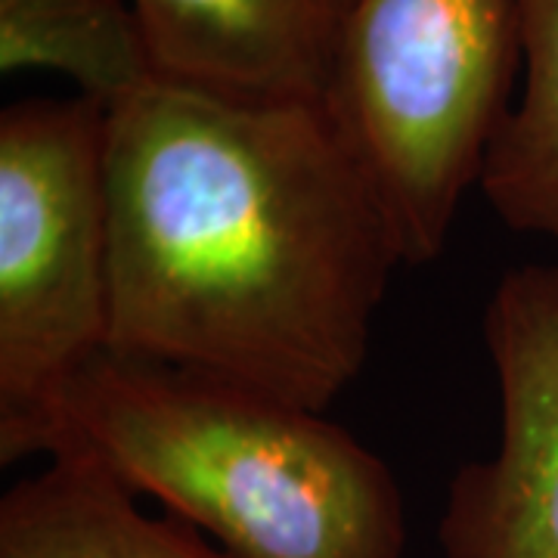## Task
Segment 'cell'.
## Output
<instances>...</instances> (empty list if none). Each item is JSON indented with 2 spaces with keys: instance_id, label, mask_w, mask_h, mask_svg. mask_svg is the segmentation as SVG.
<instances>
[{
  "instance_id": "6da1fadb",
  "label": "cell",
  "mask_w": 558,
  "mask_h": 558,
  "mask_svg": "<svg viewBox=\"0 0 558 558\" xmlns=\"http://www.w3.org/2000/svg\"><path fill=\"white\" fill-rule=\"evenodd\" d=\"M109 351L326 413L357 379L395 227L326 106L156 78L109 109Z\"/></svg>"
},
{
  "instance_id": "7a4b0ae2",
  "label": "cell",
  "mask_w": 558,
  "mask_h": 558,
  "mask_svg": "<svg viewBox=\"0 0 558 558\" xmlns=\"http://www.w3.org/2000/svg\"><path fill=\"white\" fill-rule=\"evenodd\" d=\"M84 457L233 558H403L395 472L326 413L102 351L44 407L20 459Z\"/></svg>"
},
{
  "instance_id": "3957f363",
  "label": "cell",
  "mask_w": 558,
  "mask_h": 558,
  "mask_svg": "<svg viewBox=\"0 0 558 558\" xmlns=\"http://www.w3.org/2000/svg\"><path fill=\"white\" fill-rule=\"evenodd\" d=\"M519 75V0H354L326 112L373 180L403 264L444 252Z\"/></svg>"
},
{
  "instance_id": "277c9868",
  "label": "cell",
  "mask_w": 558,
  "mask_h": 558,
  "mask_svg": "<svg viewBox=\"0 0 558 558\" xmlns=\"http://www.w3.org/2000/svg\"><path fill=\"white\" fill-rule=\"evenodd\" d=\"M109 109L90 97L0 112V462L109 351Z\"/></svg>"
},
{
  "instance_id": "5b68a950",
  "label": "cell",
  "mask_w": 558,
  "mask_h": 558,
  "mask_svg": "<svg viewBox=\"0 0 558 558\" xmlns=\"http://www.w3.org/2000/svg\"><path fill=\"white\" fill-rule=\"evenodd\" d=\"M499 440L465 462L438 524L444 558H558V264L499 279L484 311Z\"/></svg>"
},
{
  "instance_id": "8992f818",
  "label": "cell",
  "mask_w": 558,
  "mask_h": 558,
  "mask_svg": "<svg viewBox=\"0 0 558 558\" xmlns=\"http://www.w3.org/2000/svg\"><path fill=\"white\" fill-rule=\"evenodd\" d=\"M161 81L326 106L354 0H131Z\"/></svg>"
},
{
  "instance_id": "52a82bcc",
  "label": "cell",
  "mask_w": 558,
  "mask_h": 558,
  "mask_svg": "<svg viewBox=\"0 0 558 558\" xmlns=\"http://www.w3.org/2000/svg\"><path fill=\"white\" fill-rule=\"evenodd\" d=\"M0 558H233L178 515L156 519L102 465L50 457L0 497Z\"/></svg>"
},
{
  "instance_id": "ba28073f",
  "label": "cell",
  "mask_w": 558,
  "mask_h": 558,
  "mask_svg": "<svg viewBox=\"0 0 558 558\" xmlns=\"http://www.w3.org/2000/svg\"><path fill=\"white\" fill-rule=\"evenodd\" d=\"M521 94L487 149L478 190L497 218L558 248V0H519Z\"/></svg>"
},
{
  "instance_id": "9c48e42d",
  "label": "cell",
  "mask_w": 558,
  "mask_h": 558,
  "mask_svg": "<svg viewBox=\"0 0 558 558\" xmlns=\"http://www.w3.org/2000/svg\"><path fill=\"white\" fill-rule=\"evenodd\" d=\"M25 69H53L106 109L159 78L131 0H0V72Z\"/></svg>"
}]
</instances>
